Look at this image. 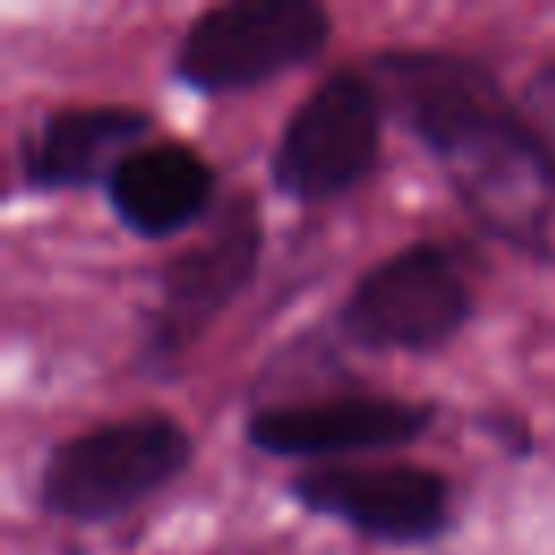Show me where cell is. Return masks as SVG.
<instances>
[{
  "label": "cell",
  "instance_id": "6da1fadb",
  "mask_svg": "<svg viewBox=\"0 0 555 555\" xmlns=\"http://www.w3.org/2000/svg\"><path fill=\"white\" fill-rule=\"evenodd\" d=\"M195 442L169 412H139L61 438L35 481L39 507L65 525H108L173 486Z\"/></svg>",
  "mask_w": 555,
  "mask_h": 555
},
{
  "label": "cell",
  "instance_id": "7a4b0ae2",
  "mask_svg": "<svg viewBox=\"0 0 555 555\" xmlns=\"http://www.w3.org/2000/svg\"><path fill=\"white\" fill-rule=\"evenodd\" d=\"M429 156L490 238L538 264H555V165L525 134L512 104L477 117Z\"/></svg>",
  "mask_w": 555,
  "mask_h": 555
},
{
  "label": "cell",
  "instance_id": "3957f363",
  "mask_svg": "<svg viewBox=\"0 0 555 555\" xmlns=\"http://www.w3.org/2000/svg\"><path fill=\"white\" fill-rule=\"evenodd\" d=\"M325 43L330 9L317 0H230L182 30L169 74L191 91L230 95L312 65Z\"/></svg>",
  "mask_w": 555,
  "mask_h": 555
},
{
  "label": "cell",
  "instance_id": "277c9868",
  "mask_svg": "<svg viewBox=\"0 0 555 555\" xmlns=\"http://www.w3.org/2000/svg\"><path fill=\"white\" fill-rule=\"evenodd\" d=\"M477 295L460 256L438 238H416L360 273L338 308V330L364 351H438L473 321Z\"/></svg>",
  "mask_w": 555,
  "mask_h": 555
},
{
  "label": "cell",
  "instance_id": "5b68a950",
  "mask_svg": "<svg viewBox=\"0 0 555 555\" xmlns=\"http://www.w3.org/2000/svg\"><path fill=\"white\" fill-rule=\"evenodd\" d=\"M382 95L364 65L325 74L286 117L269 182L295 204H325L364 186L382 160Z\"/></svg>",
  "mask_w": 555,
  "mask_h": 555
},
{
  "label": "cell",
  "instance_id": "8992f818",
  "mask_svg": "<svg viewBox=\"0 0 555 555\" xmlns=\"http://www.w3.org/2000/svg\"><path fill=\"white\" fill-rule=\"evenodd\" d=\"M260 212L251 195H230L212 221L208 234L182 251H173L160 269V291L152 321L143 330V364L147 369H173L199 334L251 286L260 264Z\"/></svg>",
  "mask_w": 555,
  "mask_h": 555
},
{
  "label": "cell",
  "instance_id": "52a82bcc",
  "mask_svg": "<svg viewBox=\"0 0 555 555\" xmlns=\"http://www.w3.org/2000/svg\"><path fill=\"white\" fill-rule=\"evenodd\" d=\"M286 494L382 546H429L455 529L451 481L425 464H321L295 473Z\"/></svg>",
  "mask_w": 555,
  "mask_h": 555
},
{
  "label": "cell",
  "instance_id": "ba28073f",
  "mask_svg": "<svg viewBox=\"0 0 555 555\" xmlns=\"http://www.w3.org/2000/svg\"><path fill=\"white\" fill-rule=\"evenodd\" d=\"M438 408L421 399H399V395H369V390H347V395H325V399H304V403H278L260 408L247 421V442L260 455H282V460H343L364 455V451H395L429 434Z\"/></svg>",
  "mask_w": 555,
  "mask_h": 555
},
{
  "label": "cell",
  "instance_id": "9c48e42d",
  "mask_svg": "<svg viewBox=\"0 0 555 555\" xmlns=\"http://www.w3.org/2000/svg\"><path fill=\"white\" fill-rule=\"evenodd\" d=\"M364 74L373 78L382 108L429 152L477 117L512 104L494 69L447 48H386L364 61Z\"/></svg>",
  "mask_w": 555,
  "mask_h": 555
},
{
  "label": "cell",
  "instance_id": "30bf717a",
  "mask_svg": "<svg viewBox=\"0 0 555 555\" xmlns=\"http://www.w3.org/2000/svg\"><path fill=\"white\" fill-rule=\"evenodd\" d=\"M156 126L147 108L134 104H65L39 117L17 147V169L30 191H82L104 186L108 173L143 147Z\"/></svg>",
  "mask_w": 555,
  "mask_h": 555
},
{
  "label": "cell",
  "instance_id": "8fae6325",
  "mask_svg": "<svg viewBox=\"0 0 555 555\" xmlns=\"http://www.w3.org/2000/svg\"><path fill=\"white\" fill-rule=\"evenodd\" d=\"M217 169L178 139L134 147L104 182L113 217L139 238H173L212 212Z\"/></svg>",
  "mask_w": 555,
  "mask_h": 555
},
{
  "label": "cell",
  "instance_id": "7c38bea8",
  "mask_svg": "<svg viewBox=\"0 0 555 555\" xmlns=\"http://www.w3.org/2000/svg\"><path fill=\"white\" fill-rule=\"evenodd\" d=\"M512 108H516V121L525 126V134L555 165V65H538L520 82V95L512 100Z\"/></svg>",
  "mask_w": 555,
  "mask_h": 555
},
{
  "label": "cell",
  "instance_id": "4fadbf2b",
  "mask_svg": "<svg viewBox=\"0 0 555 555\" xmlns=\"http://www.w3.org/2000/svg\"><path fill=\"white\" fill-rule=\"evenodd\" d=\"M486 425H490V434H499V438L507 442V451H512V455H529V429H525V421H520V416L486 421Z\"/></svg>",
  "mask_w": 555,
  "mask_h": 555
}]
</instances>
